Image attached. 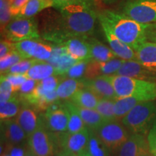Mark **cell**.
Masks as SVG:
<instances>
[{"instance_id": "obj_1", "label": "cell", "mask_w": 156, "mask_h": 156, "mask_svg": "<svg viewBox=\"0 0 156 156\" xmlns=\"http://www.w3.org/2000/svg\"><path fill=\"white\" fill-rule=\"evenodd\" d=\"M99 20L107 23L114 34L122 42L136 51L147 41V31L150 24H142L122 12L105 9L98 13Z\"/></svg>"}, {"instance_id": "obj_2", "label": "cell", "mask_w": 156, "mask_h": 156, "mask_svg": "<svg viewBox=\"0 0 156 156\" xmlns=\"http://www.w3.org/2000/svg\"><path fill=\"white\" fill-rule=\"evenodd\" d=\"M65 28L74 37L87 38L93 34L98 13L94 6L73 5L59 9Z\"/></svg>"}, {"instance_id": "obj_3", "label": "cell", "mask_w": 156, "mask_h": 156, "mask_svg": "<svg viewBox=\"0 0 156 156\" xmlns=\"http://www.w3.org/2000/svg\"><path fill=\"white\" fill-rule=\"evenodd\" d=\"M112 83L118 98L131 97L142 102L156 100V83L121 75L103 76Z\"/></svg>"}, {"instance_id": "obj_4", "label": "cell", "mask_w": 156, "mask_h": 156, "mask_svg": "<svg viewBox=\"0 0 156 156\" xmlns=\"http://www.w3.org/2000/svg\"><path fill=\"white\" fill-rule=\"evenodd\" d=\"M156 120V102L145 101L136 106L121 119V122L131 134L148 133Z\"/></svg>"}, {"instance_id": "obj_5", "label": "cell", "mask_w": 156, "mask_h": 156, "mask_svg": "<svg viewBox=\"0 0 156 156\" xmlns=\"http://www.w3.org/2000/svg\"><path fill=\"white\" fill-rule=\"evenodd\" d=\"M27 143L28 149L36 156H56L59 153L56 134L46 128L43 116H40L38 127L28 136Z\"/></svg>"}, {"instance_id": "obj_6", "label": "cell", "mask_w": 156, "mask_h": 156, "mask_svg": "<svg viewBox=\"0 0 156 156\" xmlns=\"http://www.w3.org/2000/svg\"><path fill=\"white\" fill-rule=\"evenodd\" d=\"M2 34L5 40L12 43L41 38L38 23L34 17L13 19L2 30Z\"/></svg>"}, {"instance_id": "obj_7", "label": "cell", "mask_w": 156, "mask_h": 156, "mask_svg": "<svg viewBox=\"0 0 156 156\" xmlns=\"http://www.w3.org/2000/svg\"><path fill=\"white\" fill-rule=\"evenodd\" d=\"M122 13L142 23H156V0H127L122 9Z\"/></svg>"}, {"instance_id": "obj_8", "label": "cell", "mask_w": 156, "mask_h": 156, "mask_svg": "<svg viewBox=\"0 0 156 156\" xmlns=\"http://www.w3.org/2000/svg\"><path fill=\"white\" fill-rule=\"evenodd\" d=\"M95 132L112 153L116 151L130 135L125 126L119 120L105 122Z\"/></svg>"}, {"instance_id": "obj_9", "label": "cell", "mask_w": 156, "mask_h": 156, "mask_svg": "<svg viewBox=\"0 0 156 156\" xmlns=\"http://www.w3.org/2000/svg\"><path fill=\"white\" fill-rule=\"evenodd\" d=\"M54 133L59 152L65 151L79 156L85 151L89 137L88 128L76 133L68 132Z\"/></svg>"}, {"instance_id": "obj_10", "label": "cell", "mask_w": 156, "mask_h": 156, "mask_svg": "<svg viewBox=\"0 0 156 156\" xmlns=\"http://www.w3.org/2000/svg\"><path fill=\"white\" fill-rule=\"evenodd\" d=\"M15 49L24 59L34 58L46 62L52 55L53 44L45 43L41 40H26L15 43Z\"/></svg>"}, {"instance_id": "obj_11", "label": "cell", "mask_w": 156, "mask_h": 156, "mask_svg": "<svg viewBox=\"0 0 156 156\" xmlns=\"http://www.w3.org/2000/svg\"><path fill=\"white\" fill-rule=\"evenodd\" d=\"M43 117L49 131L56 133L67 132L69 113L63 103L57 101L51 104Z\"/></svg>"}, {"instance_id": "obj_12", "label": "cell", "mask_w": 156, "mask_h": 156, "mask_svg": "<svg viewBox=\"0 0 156 156\" xmlns=\"http://www.w3.org/2000/svg\"><path fill=\"white\" fill-rule=\"evenodd\" d=\"M149 151L147 137L141 134H131L116 151L115 156H141Z\"/></svg>"}, {"instance_id": "obj_13", "label": "cell", "mask_w": 156, "mask_h": 156, "mask_svg": "<svg viewBox=\"0 0 156 156\" xmlns=\"http://www.w3.org/2000/svg\"><path fill=\"white\" fill-rule=\"evenodd\" d=\"M102 27L103 34L108 42L110 48H112L116 57L123 60H136V51L131 47L122 42L114 34L111 28L104 21L99 20Z\"/></svg>"}, {"instance_id": "obj_14", "label": "cell", "mask_w": 156, "mask_h": 156, "mask_svg": "<svg viewBox=\"0 0 156 156\" xmlns=\"http://www.w3.org/2000/svg\"><path fill=\"white\" fill-rule=\"evenodd\" d=\"M126 60L115 58L108 62H96L90 60L87 64L85 78H96L102 76L114 75L120 69Z\"/></svg>"}, {"instance_id": "obj_15", "label": "cell", "mask_w": 156, "mask_h": 156, "mask_svg": "<svg viewBox=\"0 0 156 156\" xmlns=\"http://www.w3.org/2000/svg\"><path fill=\"white\" fill-rule=\"evenodd\" d=\"M114 75L126 76L156 83V71L146 67L136 60L124 61L120 69Z\"/></svg>"}, {"instance_id": "obj_16", "label": "cell", "mask_w": 156, "mask_h": 156, "mask_svg": "<svg viewBox=\"0 0 156 156\" xmlns=\"http://www.w3.org/2000/svg\"><path fill=\"white\" fill-rule=\"evenodd\" d=\"M80 81L83 88H87L94 93L99 98H106L116 100V93L112 83L106 77H98L96 78H81Z\"/></svg>"}, {"instance_id": "obj_17", "label": "cell", "mask_w": 156, "mask_h": 156, "mask_svg": "<svg viewBox=\"0 0 156 156\" xmlns=\"http://www.w3.org/2000/svg\"><path fill=\"white\" fill-rule=\"evenodd\" d=\"M2 137L8 145H21L28 140V136L16 119L2 121Z\"/></svg>"}, {"instance_id": "obj_18", "label": "cell", "mask_w": 156, "mask_h": 156, "mask_svg": "<svg viewBox=\"0 0 156 156\" xmlns=\"http://www.w3.org/2000/svg\"><path fill=\"white\" fill-rule=\"evenodd\" d=\"M67 48L68 54L78 61H90L92 60L88 42L86 38H72L63 44Z\"/></svg>"}, {"instance_id": "obj_19", "label": "cell", "mask_w": 156, "mask_h": 156, "mask_svg": "<svg viewBox=\"0 0 156 156\" xmlns=\"http://www.w3.org/2000/svg\"><path fill=\"white\" fill-rule=\"evenodd\" d=\"M37 112L30 108L28 105H23V108L17 116L16 121L23 129L28 138L37 129L40 122V116H38Z\"/></svg>"}, {"instance_id": "obj_20", "label": "cell", "mask_w": 156, "mask_h": 156, "mask_svg": "<svg viewBox=\"0 0 156 156\" xmlns=\"http://www.w3.org/2000/svg\"><path fill=\"white\" fill-rule=\"evenodd\" d=\"M136 61L156 71V43L146 41L136 51Z\"/></svg>"}, {"instance_id": "obj_21", "label": "cell", "mask_w": 156, "mask_h": 156, "mask_svg": "<svg viewBox=\"0 0 156 156\" xmlns=\"http://www.w3.org/2000/svg\"><path fill=\"white\" fill-rule=\"evenodd\" d=\"M88 42L92 60L96 62H108L116 58L112 49L106 46L103 43L99 41L97 39L91 38H86Z\"/></svg>"}, {"instance_id": "obj_22", "label": "cell", "mask_w": 156, "mask_h": 156, "mask_svg": "<svg viewBox=\"0 0 156 156\" xmlns=\"http://www.w3.org/2000/svg\"><path fill=\"white\" fill-rule=\"evenodd\" d=\"M84 152L90 156H111L112 153V151L101 140L96 132L90 129H89L88 141Z\"/></svg>"}, {"instance_id": "obj_23", "label": "cell", "mask_w": 156, "mask_h": 156, "mask_svg": "<svg viewBox=\"0 0 156 156\" xmlns=\"http://www.w3.org/2000/svg\"><path fill=\"white\" fill-rule=\"evenodd\" d=\"M98 97L87 88H80L76 92L70 101L77 106L85 108L95 109L98 101Z\"/></svg>"}, {"instance_id": "obj_24", "label": "cell", "mask_w": 156, "mask_h": 156, "mask_svg": "<svg viewBox=\"0 0 156 156\" xmlns=\"http://www.w3.org/2000/svg\"><path fill=\"white\" fill-rule=\"evenodd\" d=\"M76 108L83 120L85 126L90 130L96 131L106 122L102 116L95 109L82 108L76 105Z\"/></svg>"}, {"instance_id": "obj_25", "label": "cell", "mask_w": 156, "mask_h": 156, "mask_svg": "<svg viewBox=\"0 0 156 156\" xmlns=\"http://www.w3.org/2000/svg\"><path fill=\"white\" fill-rule=\"evenodd\" d=\"M46 62L54 67V75L62 76L79 61L67 53L59 56H51Z\"/></svg>"}, {"instance_id": "obj_26", "label": "cell", "mask_w": 156, "mask_h": 156, "mask_svg": "<svg viewBox=\"0 0 156 156\" xmlns=\"http://www.w3.org/2000/svg\"><path fill=\"white\" fill-rule=\"evenodd\" d=\"M49 7H52L51 0H29L15 18L34 17L35 15Z\"/></svg>"}, {"instance_id": "obj_27", "label": "cell", "mask_w": 156, "mask_h": 156, "mask_svg": "<svg viewBox=\"0 0 156 156\" xmlns=\"http://www.w3.org/2000/svg\"><path fill=\"white\" fill-rule=\"evenodd\" d=\"M64 106L69 113V123H68L67 132L69 133H76L87 128L81 116L76 108V105L70 100L64 101Z\"/></svg>"}, {"instance_id": "obj_28", "label": "cell", "mask_w": 156, "mask_h": 156, "mask_svg": "<svg viewBox=\"0 0 156 156\" xmlns=\"http://www.w3.org/2000/svg\"><path fill=\"white\" fill-rule=\"evenodd\" d=\"M54 75V68L47 62L38 61L25 74L28 79L41 81Z\"/></svg>"}, {"instance_id": "obj_29", "label": "cell", "mask_w": 156, "mask_h": 156, "mask_svg": "<svg viewBox=\"0 0 156 156\" xmlns=\"http://www.w3.org/2000/svg\"><path fill=\"white\" fill-rule=\"evenodd\" d=\"M80 88H83L80 79L76 80L66 78L61 81L56 91L58 99L67 101L70 100L73 95Z\"/></svg>"}, {"instance_id": "obj_30", "label": "cell", "mask_w": 156, "mask_h": 156, "mask_svg": "<svg viewBox=\"0 0 156 156\" xmlns=\"http://www.w3.org/2000/svg\"><path fill=\"white\" fill-rule=\"evenodd\" d=\"M21 101L20 97L14 94L7 102L0 105V118L2 121L11 119L18 115L21 110Z\"/></svg>"}, {"instance_id": "obj_31", "label": "cell", "mask_w": 156, "mask_h": 156, "mask_svg": "<svg viewBox=\"0 0 156 156\" xmlns=\"http://www.w3.org/2000/svg\"><path fill=\"white\" fill-rule=\"evenodd\" d=\"M141 101L135 98H118L114 102V114L117 119H122Z\"/></svg>"}, {"instance_id": "obj_32", "label": "cell", "mask_w": 156, "mask_h": 156, "mask_svg": "<svg viewBox=\"0 0 156 156\" xmlns=\"http://www.w3.org/2000/svg\"><path fill=\"white\" fill-rule=\"evenodd\" d=\"M115 100L101 98L99 100L95 110L100 114L106 122L118 120L114 114Z\"/></svg>"}, {"instance_id": "obj_33", "label": "cell", "mask_w": 156, "mask_h": 156, "mask_svg": "<svg viewBox=\"0 0 156 156\" xmlns=\"http://www.w3.org/2000/svg\"><path fill=\"white\" fill-rule=\"evenodd\" d=\"M24 60L22 56L18 53L16 49L12 51L3 57L0 58V70L1 75H2L8 70L11 67L18 62Z\"/></svg>"}, {"instance_id": "obj_34", "label": "cell", "mask_w": 156, "mask_h": 156, "mask_svg": "<svg viewBox=\"0 0 156 156\" xmlns=\"http://www.w3.org/2000/svg\"><path fill=\"white\" fill-rule=\"evenodd\" d=\"M90 61H79L74 64L68 71L62 75L64 79L70 78V79L79 80L85 77V72L87 67V64Z\"/></svg>"}, {"instance_id": "obj_35", "label": "cell", "mask_w": 156, "mask_h": 156, "mask_svg": "<svg viewBox=\"0 0 156 156\" xmlns=\"http://www.w3.org/2000/svg\"><path fill=\"white\" fill-rule=\"evenodd\" d=\"M38 61V60L34 59V58L24 59L13 65L12 67H11L2 75H8V74H22V75H25L30 69V67Z\"/></svg>"}, {"instance_id": "obj_36", "label": "cell", "mask_w": 156, "mask_h": 156, "mask_svg": "<svg viewBox=\"0 0 156 156\" xmlns=\"http://www.w3.org/2000/svg\"><path fill=\"white\" fill-rule=\"evenodd\" d=\"M12 20L10 4L8 0H0V23L1 28L3 30L7 24Z\"/></svg>"}, {"instance_id": "obj_37", "label": "cell", "mask_w": 156, "mask_h": 156, "mask_svg": "<svg viewBox=\"0 0 156 156\" xmlns=\"http://www.w3.org/2000/svg\"><path fill=\"white\" fill-rule=\"evenodd\" d=\"M15 93L13 92L11 84L9 83L5 75H1L0 81V104H2L9 101L13 96Z\"/></svg>"}, {"instance_id": "obj_38", "label": "cell", "mask_w": 156, "mask_h": 156, "mask_svg": "<svg viewBox=\"0 0 156 156\" xmlns=\"http://www.w3.org/2000/svg\"><path fill=\"white\" fill-rule=\"evenodd\" d=\"M27 150L21 145H8L4 143L1 144V155L4 153H8L10 156H25Z\"/></svg>"}, {"instance_id": "obj_39", "label": "cell", "mask_w": 156, "mask_h": 156, "mask_svg": "<svg viewBox=\"0 0 156 156\" xmlns=\"http://www.w3.org/2000/svg\"><path fill=\"white\" fill-rule=\"evenodd\" d=\"M52 7L58 10L64 7L73 5H88L94 6L93 0H51Z\"/></svg>"}, {"instance_id": "obj_40", "label": "cell", "mask_w": 156, "mask_h": 156, "mask_svg": "<svg viewBox=\"0 0 156 156\" xmlns=\"http://www.w3.org/2000/svg\"><path fill=\"white\" fill-rule=\"evenodd\" d=\"M5 75L7 78L9 83L11 84L12 87L13 92L16 93L18 92L21 85L24 83L28 80L26 76L22 74H8V75Z\"/></svg>"}, {"instance_id": "obj_41", "label": "cell", "mask_w": 156, "mask_h": 156, "mask_svg": "<svg viewBox=\"0 0 156 156\" xmlns=\"http://www.w3.org/2000/svg\"><path fill=\"white\" fill-rule=\"evenodd\" d=\"M63 78L62 76L58 75H51L46 79L40 81L41 85L45 90L46 91H54L57 89L59 85L60 80Z\"/></svg>"}, {"instance_id": "obj_42", "label": "cell", "mask_w": 156, "mask_h": 156, "mask_svg": "<svg viewBox=\"0 0 156 156\" xmlns=\"http://www.w3.org/2000/svg\"><path fill=\"white\" fill-rule=\"evenodd\" d=\"M147 140L150 152L156 156V120L147 133Z\"/></svg>"}, {"instance_id": "obj_43", "label": "cell", "mask_w": 156, "mask_h": 156, "mask_svg": "<svg viewBox=\"0 0 156 156\" xmlns=\"http://www.w3.org/2000/svg\"><path fill=\"white\" fill-rule=\"evenodd\" d=\"M39 82L32 79H28L24 83L21 85L20 88L19 90L20 95H28L30 94L34 90L35 88L38 85Z\"/></svg>"}, {"instance_id": "obj_44", "label": "cell", "mask_w": 156, "mask_h": 156, "mask_svg": "<svg viewBox=\"0 0 156 156\" xmlns=\"http://www.w3.org/2000/svg\"><path fill=\"white\" fill-rule=\"evenodd\" d=\"M10 4V9L12 20L15 18L20 12L21 9L26 5L29 0H8Z\"/></svg>"}, {"instance_id": "obj_45", "label": "cell", "mask_w": 156, "mask_h": 156, "mask_svg": "<svg viewBox=\"0 0 156 156\" xmlns=\"http://www.w3.org/2000/svg\"><path fill=\"white\" fill-rule=\"evenodd\" d=\"M15 49V43L7 40H2L0 42V57H3Z\"/></svg>"}, {"instance_id": "obj_46", "label": "cell", "mask_w": 156, "mask_h": 156, "mask_svg": "<svg viewBox=\"0 0 156 156\" xmlns=\"http://www.w3.org/2000/svg\"><path fill=\"white\" fill-rule=\"evenodd\" d=\"M147 41L156 43V23L150 24L147 31Z\"/></svg>"}, {"instance_id": "obj_47", "label": "cell", "mask_w": 156, "mask_h": 156, "mask_svg": "<svg viewBox=\"0 0 156 156\" xmlns=\"http://www.w3.org/2000/svg\"><path fill=\"white\" fill-rule=\"evenodd\" d=\"M56 156H78V155H75V154H73V153H68V152L61 151L58 154H56Z\"/></svg>"}, {"instance_id": "obj_48", "label": "cell", "mask_w": 156, "mask_h": 156, "mask_svg": "<svg viewBox=\"0 0 156 156\" xmlns=\"http://www.w3.org/2000/svg\"><path fill=\"white\" fill-rule=\"evenodd\" d=\"M101 1L103 2L106 4H112V3L116 2L119 1V0H101Z\"/></svg>"}, {"instance_id": "obj_49", "label": "cell", "mask_w": 156, "mask_h": 156, "mask_svg": "<svg viewBox=\"0 0 156 156\" xmlns=\"http://www.w3.org/2000/svg\"><path fill=\"white\" fill-rule=\"evenodd\" d=\"M25 156H36V155H34V153H32V152H31L30 150H28V151H27V153H26V154H25Z\"/></svg>"}, {"instance_id": "obj_50", "label": "cell", "mask_w": 156, "mask_h": 156, "mask_svg": "<svg viewBox=\"0 0 156 156\" xmlns=\"http://www.w3.org/2000/svg\"><path fill=\"white\" fill-rule=\"evenodd\" d=\"M141 156H155V155H153V154H152L151 152H150V151H149L146 152V153H144L143 155H142Z\"/></svg>"}, {"instance_id": "obj_51", "label": "cell", "mask_w": 156, "mask_h": 156, "mask_svg": "<svg viewBox=\"0 0 156 156\" xmlns=\"http://www.w3.org/2000/svg\"><path fill=\"white\" fill-rule=\"evenodd\" d=\"M79 156H90L89 155V154H87V153H85V152H83V153L81 154V155H80Z\"/></svg>"}, {"instance_id": "obj_52", "label": "cell", "mask_w": 156, "mask_h": 156, "mask_svg": "<svg viewBox=\"0 0 156 156\" xmlns=\"http://www.w3.org/2000/svg\"><path fill=\"white\" fill-rule=\"evenodd\" d=\"M1 156H10V155H9L8 153H4L2 155H1Z\"/></svg>"}]
</instances>
